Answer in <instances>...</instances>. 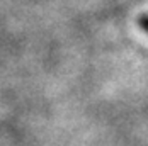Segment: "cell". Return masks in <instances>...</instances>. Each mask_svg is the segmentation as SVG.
<instances>
[{
	"instance_id": "obj_1",
	"label": "cell",
	"mask_w": 148,
	"mask_h": 146,
	"mask_svg": "<svg viewBox=\"0 0 148 146\" xmlns=\"http://www.w3.org/2000/svg\"><path fill=\"white\" fill-rule=\"evenodd\" d=\"M138 26H140V29L143 31V32L148 34V14H143L138 17Z\"/></svg>"
}]
</instances>
